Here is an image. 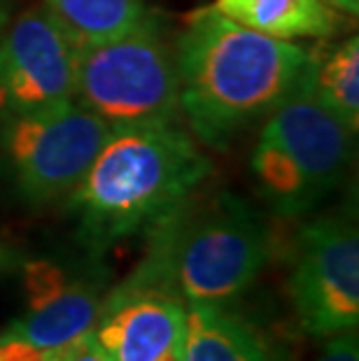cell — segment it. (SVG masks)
Returning a JSON list of instances; mask_svg holds the SVG:
<instances>
[{"label":"cell","instance_id":"obj_1","mask_svg":"<svg viewBox=\"0 0 359 361\" xmlns=\"http://www.w3.org/2000/svg\"><path fill=\"white\" fill-rule=\"evenodd\" d=\"M173 54L180 114L219 152L285 101L308 61V49L236 24L212 5L187 19Z\"/></svg>","mask_w":359,"mask_h":361},{"label":"cell","instance_id":"obj_2","mask_svg":"<svg viewBox=\"0 0 359 361\" xmlns=\"http://www.w3.org/2000/svg\"><path fill=\"white\" fill-rule=\"evenodd\" d=\"M210 159L175 124L112 128L94 164L71 191L87 250L105 252L135 233H147L210 178Z\"/></svg>","mask_w":359,"mask_h":361},{"label":"cell","instance_id":"obj_3","mask_svg":"<svg viewBox=\"0 0 359 361\" xmlns=\"http://www.w3.org/2000/svg\"><path fill=\"white\" fill-rule=\"evenodd\" d=\"M147 250L126 282L162 287L185 303H229L252 287L271 259V233L231 191H194L147 231Z\"/></svg>","mask_w":359,"mask_h":361},{"label":"cell","instance_id":"obj_4","mask_svg":"<svg viewBox=\"0 0 359 361\" xmlns=\"http://www.w3.org/2000/svg\"><path fill=\"white\" fill-rule=\"evenodd\" d=\"M75 101L110 128L178 124V68L162 21L145 14L112 40L80 44Z\"/></svg>","mask_w":359,"mask_h":361},{"label":"cell","instance_id":"obj_5","mask_svg":"<svg viewBox=\"0 0 359 361\" xmlns=\"http://www.w3.org/2000/svg\"><path fill=\"white\" fill-rule=\"evenodd\" d=\"M110 126L78 101L0 121V166L17 196L42 207L71 196Z\"/></svg>","mask_w":359,"mask_h":361},{"label":"cell","instance_id":"obj_6","mask_svg":"<svg viewBox=\"0 0 359 361\" xmlns=\"http://www.w3.org/2000/svg\"><path fill=\"white\" fill-rule=\"evenodd\" d=\"M289 294L305 334L329 338L359 322V238L348 214L305 224L296 240Z\"/></svg>","mask_w":359,"mask_h":361},{"label":"cell","instance_id":"obj_7","mask_svg":"<svg viewBox=\"0 0 359 361\" xmlns=\"http://www.w3.org/2000/svg\"><path fill=\"white\" fill-rule=\"evenodd\" d=\"M80 42L44 7L0 33V121L73 101Z\"/></svg>","mask_w":359,"mask_h":361},{"label":"cell","instance_id":"obj_8","mask_svg":"<svg viewBox=\"0 0 359 361\" xmlns=\"http://www.w3.org/2000/svg\"><path fill=\"white\" fill-rule=\"evenodd\" d=\"M26 312L0 336L21 338L44 352L94 331L105 298V271L71 273L49 259L24 266Z\"/></svg>","mask_w":359,"mask_h":361},{"label":"cell","instance_id":"obj_9","mask_svg":"<svg viewBox=\"0 0 359 361\" xmlns=\"http://www.w3.org/2000/svg\"><path fill=\"white\" fill-rule=\"evenodd\" d=\"M185 314L173 291L124 280L105 294L94 338L112 361H159L180 348Z\"/></svg>","mask_w":359,"mask_h":361},{"label":"cell","instance_id":"obj_10","mask_svg":"<svg viewBox=\"0 0 359 361\" xmlns=\"http://www.w3.org/2000/svg\"><path fill=\"white\" fill-rule=\"evenodd\" d=\"M262 133L294 159L324 198L346 178L355 133L317 101L303 71L285 101L269 114Z\"/></svg>","mask_w":359,"mask_h":361},{"label":"cell","instance_id":"obj_11","mask_svg":"<svg viewBox=\"0 0 359 361\" xmlns=\"http://www.w3.org/2000/svg\"><path fill=\"white\" fill-rule=\"evenodd\" d=\"M180 361H287L245 317L226 303H187Z\"/></svg>","mask_w":359,"mask_h":361},{"label":"cell","instance_id":"obj_12","mask_svg":"<svg viewBox=\"0 0 359 361\" xmlns=\"http://www.w3.org/2000/svg\"><path fill=\"white\" fill-rule=\"evenodd\" d=\"M226 19L292 42L296 37H327L336 30V17L324 0H215Z\"/></svg>","mask_w":359,"mask_h":361},{"label":"cell","instance_id":"obj_13","mask_svg":"<svg viewBox=\"0 0 359 361\" xmlns=\"http://www.w3.org/2000/svg\"><path fill=\"white\" fill-rule=\"evenodd\" d=\"M250 171L255 175L257 191L262 201L278 217H301L317 207L324 196L320 194L305 173L294 164V159L269 135H259L257 147L252 149Z\"/></svg>","mask_w":359,"mask_h":361},{"label":"cell","instance_id":"obj_14","mask_svg":"<svg viewBox=\"0 0 359 361\" xmlns=\"http://www.w3.org/2000/svg\"><path fill=\"white\" fill-rule=\"evenodd\" d=\"M305 82L331 114L353 133L359 128V37H346L327 51H308Z\"/></svg>","mask_w":359,"mask_h":361},{"label":"cell","instance_id":"obj_15","mask_svg":"<svg viewBox=\"0 0 359 361\" xmlns=\"http://www.w3.org/2000/svg\"><path fill=\"white\" fill-rule=\"evenodd\" d=\"M44 10L59 19L80 44L112 40L145 19L142 0H42Z\"/></svg>","mask_w":359,"mask_h":361},{"label":"cell","instance_id":"obj_16","mask_svg":"<svg viewBox=\"0 0 359 361\" xmlns=\"http://www.w3.org/2000/svg\"><path fill=\"white\" fill-rule=\"evenodd\" d=\"M54 355L61 361H112V357L96 343L94 331L75 338L73 343L63 345L61 350H54Z\"/></svg>","mask_w":359,"mask_h":361},{"label":"cell","instance_id":"obj_17","mask_svg":"<svg viewBox=\"0 0 359 361\" xmlns=\"http://www.w3.org/2000/svg\"><path fill=\"white\" fill-rule=\"evenodd\" d=\"M315 361H359V343L355 331L329 336Z\"/></svg>","mask_w":359,"mask_h":361},{"label":"cell","instance_id":"obj_18","mask_svg":"<svg viewBox=\"0 0 359 361\" xmlns=\"http://www.w3.org/2000/svg\"><path fill=\"white\" fill-rule=\"evenodd\" d=\"M0 361H49V352L21 341V338L0 336Z\"/></svg>","mask_w":359,"mask_h":361},{"label":"cell","instance_id":"obj_19","mask_svg":"<svg viewBox=\"0 0 359 361\" xmlns=\"http://www.w3.org/2000/svg\"><path fill=\"white\" fill-rule=\"evenodd\" d=\"M14 266H19V252L10 245L0 243V275L10 273Z\"/></svg>","mask_w":359,"mask_h":361},{"label":"cell","instance_id":"obj_20","mask_svg":"<svg viewBox=\"0 0 359 361\" xmlns=\"http://www.w3.org/2000/svg\"><path fill=\"white\" fill-rule=\"evenodd\" d=\"M324 3L346 14H353V17L359 12V0H324Z\"/></svg>","mask_w":359,"mask_h":361},{"label":"cell","instance_id":"obj_21","mask_svg":"<svg viewBox=\"0 0 359 361\" xmlns=\"http://www.w3.org/2000/svg\"><path fill=\"white\" fill-rule=\"evenodd\" d=\"M12 10H14V0H0V33H3L5 26L10 24Z\"/></svg>","mask_w":359,"mask_h":361},{"label":"cell","instance_id":"obj_22","mask_svg":"<svg viewBox=\"0 0 359 361\" xmlns=\"http://www.w3.org/2000/svg\"><path fill=\"white\" fill-rule=\"evenodd\" d=\"M178 350H180V348H175V350H171V352H166V355H164L162 359H159V361H180V359H178Z\"/></svg>","mask_w":359,"mask_h":361},{"label":"cell","instance_id":"obj_23","mask_svg":"<svg viewBox=\"0 0 359 361\" xmlns=\"http://www.w3.org/2000/svg\"><path fill=\"white\" fill-rule=\"evenodd\" d=\"M49 361H61V359H59V357L54 355V352H49Z\"/></svg>","mask_w":359,"mask_h":361}]
</instances>
